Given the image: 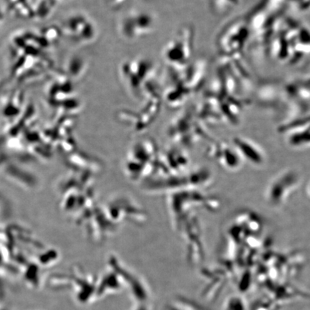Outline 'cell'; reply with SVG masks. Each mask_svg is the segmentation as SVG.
<instances>
[{
    "label": "cell",
    "instance_id": "7a4b0ae2",
    "mask_svg": "<svg viewBox=\"0 0 310 310\" xmlns=\"http://www.w3.org/2000/svg\"><path fill=\"white\" fill-rule=\"evenodd\" d=\"M236 145H238V149L241 150L243 155L248 160H251V162L256 164H261L263 162V159L261 153L252 144L240 141Z\"/></svg>",
    "mask_w": 310,
    "mask_h": 310
},
{
    "label": "cell",
    "instance_id": "6da1fadb",
    "mask_svg": "<svg viewBox=\"0 0 310 310\" xmlns=\"http://www.w3.org/2000/svg\"><path fill=\"white\" fill-rule=\"evenodd\" d=\"M298 180V176L294 172H286L278 177L269 187L268 191V202L273 205H279L282 203L283 199L287 197L288 194L297 184Z\"/></svg>",
    "mask_w": 310,
    "mask_h": 310
}]
</instances>
